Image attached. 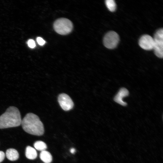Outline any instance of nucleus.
Instances as JSON below:
<instances>
[{"mask_svg":"<svg viewBox=\"0 0 163 163\" xmlns=\"http://www.w3.org/2000/svg\"><path fill=\"white\" fill-rule=\"evenodd\" d=\"M21 124L24 130L30 134L41 136L44 133L43 123L38 116L34 113H27L22 120Z\"/></svg>","mask_w":163,"mask_h":163,"instance_id":"f257e3e1","label":"nucleus"},{"mask_svg":"<svg viewBox=\"0 0 163 163\" xmlns=\"http://www.w3.org/2000/svg\"><path fill=\"white\" fill-rule=\"evenodd\" d=\"M21 121L18 109L14 106H10L0 116V129L19 126Z\"/></svg>","mask_w":163,"mask_h":163,"instance_id":"f03ea898","label":"nucleus"},{"mask_svg":"<svg viewBox=\"0 0 163 163\" xmlns=\"http://www.w3.org/2000/svg\"><path fill=\"white\" fill-rule=\"evenodd\" d=\"M73 25L69 19L61 18L56 20L53 24V28L57 33L62 35L69 34L72 30Z\"/></svg>","mask_w":163,"mask_h":163,"instance_id":"7ed1b4c3","label":"nucleus"},{"mask_svg":"<svg viewBox=\"0 0 163 163\" xmlns=\"http://www.w3.org/2000/svg\"><path fill=\"white\" fill-rule=\"evenodd\" d=\"M153 50L155 55L159 58L163 56V29L158 30L154 35Z\"/></svg>","mask_w":163,"mask_h":163,"instance_id":"20e7f679","label":"nucleus"},{"mask_svg":"<svg viewBox=\"0 0 163 163\" xmlns=\"http://www.w3.org/2000/svg\"><path fill=\"white\" fill-rule=\"evenodd\" d=\"M119 41L118 34L114 31H110L105 35L103 39L104 46L109 49H113L117 46Z\"/></svg>","mask_w":163,"mask_h":163,"instance_id":"39448f33","label":"nucleus"},{"mask_svg":"<svg viewBox=\"0 0 163 163\" xmlns=\"http://www.w3.org/2000/svg\"><path fill=\"white\" fill-rule=\"evenodd\" d=\"M58 101L61 107L64 110H69L73 107V101L70 97L66 94H60L58 97Z\"/></svg>","mask_w":163,"mask_h":163,"instance_id":"423d86ee","label":"nucleus"},{"mask_svg":"<svg viewBox=\"0 0 163 163\" xmlns=\"http://www.w3.org/2000/svg\"><path fill=\"white\" fill-rule=\"evenodd\" d=\"M139 44L142 49L147 50H151L154 48V39L149 35H144L140 38Z\"/></svg>","mask_w":163,"mask_h":163,"instance_id":"0eeeda50","label":"nucleus"},{"mask_svg":"<svg viewBox=\"0 0 163 163\" xmlns=\"http://www.w3.org/2000/svg\"><path fill=\"white\" fill-rule=\"evenodd\" d=\"M129 92L126 88H121L113 98L114 101L117 103L123 106H126L127 104L124 102L122 99L123 97L128 96Z\"/></svg>","mask_w":163,"mask_h":163,"instance_id":"6e6552de","label":"nucleus"},{"mask_svg":"<svg viewBox=\"0 0 163 163\" xmlns=\"http://www.w3.org/2000/svg\"><path fill=\"white\" fill-rule=\"evenodd\" d=\"M7 158L11 161H15L18 159L19 154L18 151L14 149H8L6 152Z\"/></svg>","mask_w":163,"mask_h":163,"instance_id":"1a4fd4ad","label":"nucleus"},{"mask_svg":"<svg viewBox=\"0 0 163 163\" xmlns=\"http://www.w3.org/2000/svg\"><path fill=\"white\" fill-rule=\"evenodd\" d=\"M25 154L26 157L30 160L35 159L37 157V155L36 150L30 146H28L26 147Z\"/></svg>","mask_w":163,"mask_h":163,"instance_id":"9d476101","label":"nucleus"},{"mask_svg":"<svg viewBox=\"0 0 163 163\" xmlns=\"http://www.w3.org/2000/svg\"><path fill=\"white\" fill-rule=\"evenodd\" d=\"M40 157L45 163H50L52 161V156L51 154L46 150L41 151L40 154Z\"/></svg>","mask_w":163,"mask_h":163,"instance_id":"9b49d317","label":"nucleus"},{"mask_svg":"<svg viewBox=\"0 0 163 163\" xmlns=\"http://www.w3.org/2000/svg\"><path fill=\"white\" fill-rule=\"evenodd\" d=\"M34 146L36 149L41 151L45 150L47 148L46 144L41 141H37L36 142L34 143Z\"/></svg>","mask_w":163,"mask_h":163,"instance_id":"f8f14e48","label":"nucleus"},{"mask_svg":"<svg viewBox=\"0 0 163 163\" xmlns=\"http://www.w3.org/2000/svg\"><path fill=\"white\" fill-rule=\"evenodd\" d=\"M106 5L108 9L111 12H113L116 9V5L113 0H106L105 1Z\"/></svg>","mask_w":163,"mask_h":163,"instance_id":"ddd939ff","label":"nucleus"},{"mask_svg":"<svg viewBox=\"0 0 163 163\" xmlns=\"http://www.w3.org/2000/svg\"><path fill=\"white\" fill-rule=\"evenodd\" d=\"M28 46L31 48H34L35 46V43L33 40H29L28 42Z\"/></svg>","mask_w":163,"mask_h":163,"instance_id":"4468645a","label":"nucleus"},{"mask_svg":"<svg viewBox=\"0 0 163 163\" xmlns=\"http://www.w3.org/2000/svg\"><path fill=\"white\" fill-rule=\"evenodd\" d=\"M37 41L38 43L40 45H44L45 43V41L40 37H38L37 39Z\"/></svg>","mask_w":163,"mask_h":163,"instance_id":"2eb2a0df","label":"nucleus"},{"mask_svg":"<svg viewBox=\"0 0 163 163\" xmlns=\"http://www.w3.org/2000/svg\"><path fill=\"white\" fill-rule=\"evenodd\" d=\"M5 156V155L4 152L0 151V163L2 162L4 160Z\"/></svg>","mask_w":163,"mask_h":163,"instance_id":"dca6fc26","label":"nucleus"},{"mask_svg":"<svg viewBox=\"0 0 163 163\" xmlns=\"http://www.w3.org/2000/svg\"><path fill=\"white\" fill-rule=\"evenodd\" d=\"M70 152L72 154H74L75 152V149L74 148H72L70 149Z\"/></svg>","mask_w":163,"mask_h":163,"instance_id":"f3484780","label":"nucleus"}]
</instances>
